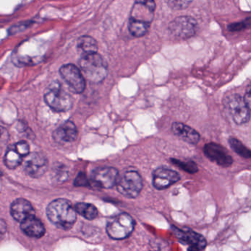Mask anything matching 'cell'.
<instances>
[{
    "label": "cell",
    "instance_id": "6da1fadb",
    "mask_svg": "<svg viewBox=\"0 0 251 251\" xmlns=\"http://www.w3.org/2000/svg\"><path fill=\"white\" fill-rule=\"evenodd\" d=\"M77 212L72 203L66 199L52 201L47 208V215L52 224L63 230L72 228L77 219Z\"/></svg>",
    "mask_w": 251,
    "mask_h": 251
},
{
    "label": "cell",
    "instance_id": "7a4b0ae2",
    "mask_svg": "<svg viewBox=\"0 0 251 251\" xmlns=\"http://www.w3.org/2000/svg\"><path fill=\"white\" fill-rule=\"evenodd\" d=\"M80 66L84 76L91 82H102L107 76V63L98 53L82 56Z\"/></svg>",
    "mask_w": 251,
    "mask_h": 251
},
{
    "label": "cell",
    "instance_id": "3957f363",
    "mask_svg": "<svg viewBox=\"0 0 251 251\" xmlns=\"http://www.w3.org/2000/svg\"><path fill=\"white\" fill-rule=\"evenodd\" d=\"M46 104L56 112H66L72 106V99L58 82L52 84L44 94Z\"/></svg>",
    "mask_w": 251,
    "mask_h": 251
},
{
    "label": "cell",
    "instance_id": "277c9868",
    "mask_svg": "<svg viewBox=\"0 0 251 251\" xmlns=\"http://www.w3.org/2000/svg\"><path fill=\"white\" fill-rule=\"evenodd\" d=\"M135 227V222L131 215L121 213L108 222L106 231L111 238L123 240L131 235Z\"/></svg>",
    "mask_w": 251,
    "mask_h": 251
},
{
    "label": "cell",
    "instance_id": "5b68a950",
    "mask_svg": "<svg viewBox=\"0 0 251 251\" xmlns=\"http://www.w3.org/2000/svg\"><path fill=\"white\" fill-rule=\"evenodd\" d=\"M224 104L227 111L237 125H245L250 120L251 109L244 97L239 94H232L226 97Z\"/></svg>",
    "mask_w": 251,
    "mask_h": 251
},
{
    "label": "cell",
    "instance_id": "8992f818",
    "mask_svg": "<svg viewBox=\"0 0 251 251\" xmlns=\"http://www.w3.org/2000/svg\"><path fill=\"white\" fill-rule=\"evenodd\" d=\"M141 176L136 171H128L119 177L116 187L119 193L130 199H134L139 195L142 189Z\"/></svg>",
    "mask_w": 251,
    "mask_h": 251
},
{
    "label": "cell",
    "instance_id": "52a82bcc",
    "mask_svg": "<svg viewBox=\"0 0 251 251\" xmlns=\"http://www.w3.org/2000/svg\"><path fill=\"white\" fill-rule=\"evenodd\" d=\"M60 76L63 78L71 91L75 94H81L85 88V79L81 71L73 64H66L62 66L60 70Z\"/></svg>",
    "mask_w": 251,
    "mask_h": 251
},
{
    "label": "cell",
    "instance_id": "ba28073f",
    "mask_svg": "<svg viewBox=\"0 0 251 251\" xmlns=\"http://www.w3.org/2000/svg\"><path fill=\"white\" fill-rule=\"evenodd\" d=\"M195 19L190 16H180L174 19L168 26L172 35L180 39H187L195 35L197 30Z\"/></svg>",
    "mask_w": 251,
    "mask_h": 251
},
{
    "label": "cell",
    "instance_id": "9c48e42d",
    "mask_svg": "<svg viewBox=\"0 0 251 251\" xmlns=\"http://www.w3.org/2000/svg\"><path fill=\"white\" fill-rule=\"evenodd\" d=\"M156 7L154 0H136L131 9L130 19L150 25Z\"/></svg>",
    "mask_w": 251,
    "mask_h": 251
},
{
    "label": "cell",
    "instance_id": "30bf717a",
    "mask_svg": "<svg viewBox=\"0 0 251 251\" xmlns=\"http://www.w3.org/2000/svg\"><path fill=\"white\" fill-rule=\"evenodd\" d=\"M119 172L112 167H103L94 170L91 174L93 182L100 188L109 189L116 185Z\"/></svg>",
    "mask_w": 251,
    "mask_h": 251
},
{
    "label": "cell",
    "instance_id": "8fae6325",
    "mask_svg": "<svg viewBox=\"0 0 251 251\" xmlns=\"http://www.w3.org/2000/svg\"><path fill=\"white\" fill-rule=\"evenodd\" d=\"M48 166L47 157L41 153H32L27 156L25 171L32 178H39L45 174Z\"/></svg>",
    "mask_w": 251,
    "mask_h": 251
},
{
    "label": "cell",
    "instance_id": "7c38bea8",
    "mask_svg": "<svg viewBox=\"0 0 251 251\" xmlns=\"http://www.w3.org/2000/svg\"><path fill=\"white\" fill-rule=\"evenodd\" d=\"M203 152L211 161L220 166L226 168L232 165V157L221 145L215 143H208L204 146Z\"/></svg>",
    "mask_w": 251,
    "mask_h": 251
},
{
    "label": "cell",
    "instance_id": "4fadbf2b",
    "mask_svg": "<svg viewBox=\"0 0 251 251\" xmlns=\"http://www.w3.org/2000/svg\"><path fill=\"white\" fill-rule=\"evenodd\" d=\"M181 176L176 171L166 168H159L153 174V184L158 190H165L178 182Z\"/></svg>",
    "mask_w": 251,
    "mask_h": 251
},
{
    "label": "cell",
    "instance_id": "5bb4252c",
    "mask_svg": "<svg viewBox=\"0 0 251 251\" xmlns=\"http://www.w3.org/2000/svg\"><path fill=\"white\" fill-rule=\"evenodd\" d=\"M10 214L13 219L22 223L35 215V211L31 203L23 199L15 200L10 206Z\"/></svg>",
    "mask_w": 251,
    "mask_h": 251
},
{
    "label": "cell",
    "instance_id": "9a60e30c",
    "mask_svg": "<svg viewBox=\"0 0 251 251\" xmlns=\"http://www.w3.org/2000/svg\"><path fill=\"white\" fill-rule=\"evenodd\" d=\"M78 137V129L70 121L65 122L53 132V138L57 143H72Z\"/></svg>",
    "mask_w": 251,
    "mask_h": 251
},
{
    "label": "cell",
    "instance_id": "2e32d148",
    "mask_svg": "<svg viewBox=\"0 0 251 251\" xmlns=\"http://www.w3.org/2000/svg\"><path fill=\"white\" fill-rule=\"evenodd\" d=\"M20 227L27 236L32 238H41L45 234L44 224L35 215L21 223Z\"/></svg>",
    "mask_w": 251,
    "mask_h": 251
},
{
    "label": "cell",
    "instance_id": "e0dca14e",
    "mask_svg": "<svg viewBox=\"0 0 251 251\" xmlns=\"http://www.w3.org/2000/svg\"><path fill=\"white\" fill-rule=\"evenodd\" d=\"M172 131L179 138L190 144H197L200 141V136L196 130L182 123H174Z\"/></svg>",
    "mask_w": 251,
    "mask_h": 251
},
{
    "label": "cell",
    "instance_id": "ac0fdd59",
    "mask_svg": "<svg viewBox=\"0 0 251 251\" xmlns=\"http://www.w3.org/2000/svg\"><path fill=\"white\" fill-rule=\"evenodd\" d=\"M179 238L185 241L192 247L196 248L199 250H203L206 246V240L203 236L195 232L190 228H184L180 231Z\"/></svg>",
    "mask_w": 251,
    "mask_h": 251
},
{
    "label": "cell",
    "instance_id": "d6986e66",
    "mask_svg": "<svg viewBox=\"0 0 251 251\" xmlns=\"http://www.w3.org/2000/svg\"><path fill=\"white\" fill-rule=\"evenodd\" d=\"M77 50L81 55H88V54L97 53L98 44L92 37L84 35L78 40Z\"/></svg>",
    "mask_w": 251,
    "mask_h": 251
},
{
    "label": "cell",
    "instance_id": "ffe728a7",
    "mask_svg": "<svg viewBox=\"0 0 251 251\" xmlns=\"http://www.w3.org/2000/svg\"><path fill=\"white\" fill-rule=\"evenodd\" d=\"M23 158V156L15 149L14 146H10L7 149L4 155V165L10 169H15L22 164Z\"/></svg>",
    "mask_w": 251,
    "mask_h": 251
},
{
    "label": "cell",
    "instance_id": "44dd1931",
    "mask_svg": "<svg viewBox=\"0 0 251 251\" xmlns=\"http://www.w3.org/2000/svg\"><path fill=\"white\" fill-rule=\"evenodd\" d=\"M75 207L77 213L79 214L80 215L84 217L85 219L89 220V221L95 219L97 215H98V211H97V208L91 203L82 202V203H77Z\"/></svg>",
    "mask_w": 251,
    "mask_h": 251
},
{
    "label": "cell",
    "instance_id": "7402d4cb",
    "mask_svg": "<svg viewBox=\"0 0 251 251\" xmlns=\"http://www.w3.org/2000/svg\"><path fill=\"white\" fill-rule=\"evenodd\" d=\"M150 25L144 22H137V21L130 19L128 24V29L133 36L140 38L144 36L148 32Z\"/></svg>",
    "mask_w": 251,
    "mask_h": 251
},
{
    "label": "cell",
    "instance_id": "603a6c76",
    "mask_svg": "<svg viewBox=\"0 0 251 251\" xmlns=\"http://www.w3.org/2000/svg\"><path fill=\"white\" fill-rule=\"evenodd\" d=\"M231 149L240 156H243V158L246 159H249L251 157V151L249 150L246 146H245L240 140L231 137L228 140Z\"/></svg>",
    "mask_w": 251,
    "mask_h": 251
},
{
    "label": "cell",
    "instance_id": "cb8c5ba5",
    "mask_svg": "<svg viewBox=\"0 0 251 251\" xmlns=\"http://www.w3.org/2000/svg\"><path fill=\"white\" fill-rule=\"evenodd\" d=\"M172 163L176 165L178 168L182 169L183 171L189 173V174H195L198 171L197 164L193 161H188V162H182L178 159H172Z\"/></svg>",
    "mask_w": 251,
    "mask_h": 251
},
{
    "label": "cell",
    "instance_id": "d4e9b609",
    "mask_svg": "<svg viewBox=\"0 0 251 251\" xmlns=\"http://www.w3.org/2000/svg\"><path fill=\"white\" fill-rule=\"evenodd\" d=\"M193 0H165L167 5L173 10H183L187 8Z\"/></svg>",
    "mask_w": 251,
    "mask_h": 251
},
{
    "label": "cell",
    "instance_id": "484cf974",
    "mask_svg": "<svg viewBox=\"0 0 251 251\" xmlns=\"http://www.w3.org/2000/svg\"><path fill=\"white\" fill-rule=\"evenodd\" d=\"M13 146L23 157H26L29 154V146L27 142L19 141Z\"/></svg>",
    "mask_w": 251,
    "mask_h": 251
},
{
    "label": "cell",
    "instance_id": "4316f807",
    "mask_svg": "<svg viewBox=\"0 0 251 251\" xmlns=\"http://www.w3.org/2000/svg\"><path fill=\"white\" fill-rule=\"evenodd\" d=\"M249 25H250V22L244 21V22L231 24L228 26V29L231 32H237V31H240L242 29L249 27Z\"/></svg>",
    "mask_w": 251,
    "mask_h": 251
},
{
    "label": "cell",
    "instance_id": "83f0119b",
    "mask_svg": "<svg viewBox=\"0 0 251 251\" xmlns=\"http://www.w3.org/2000/svg\"><path fill=\"white\" fill-rule=\"evenodd\" d=\"M245 100H246V103H247L249 107L251 109V84L246 89V94L244 97Z\"/></svg>",
    "mask_w": 251,
    "mask_h": 251
},
{
    "label": "cell",
    "instance_id": "f1b7e54d",
    "mask_svg": "<svg viewBox=\"0 0 251 251\" xmlns=\"http://www.w3.org/2000/svg\"><path fill=\"white\" fill-rule=\"evenodd\" d=\"M87 179L86 177L83 174L81 176H78L75 180V185L77 186H82L85 185V182H86Z\"/></svg>",
    "mask_w": 251,
    "mask_h": 251
},
{
    "label": "cell",
    "instance_id": "f546056e",
    "mask_svg": "<svg viewBox=\"0 0 251 251\" xmlns=\"http://www.w3.org/2000/svg\"><path fill=\"white\" fill-rule=\"evenodd\" d=\"M200 250H199V249H196V248L195 247H192V246H190V248H189L188 251H200Z\"/></svg>",
    "mask_w": 251,
    "mask_h": 251
}]
</instances>
